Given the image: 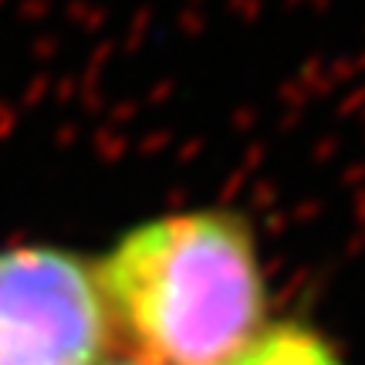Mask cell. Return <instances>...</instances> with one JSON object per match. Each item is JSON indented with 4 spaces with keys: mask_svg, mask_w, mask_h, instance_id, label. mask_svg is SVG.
Listing matches in <instances>:
<instances>
[{
    "mask_svg": "<svg viewBox=\"0 0 365 365\" xmlns=\"http://www.w3.org/2000/svg\"><path fill=\"white\" fill-rule=\"evenodd\" d=\"M108 325L98 277L75 254L0 250V365H102Z\"/></svg>",
    "mask_w": 365,
    "mask_h": 365,
    "instance_id": "2",
    "label": "cell"
},
{
    "mask_svg": "<svg viewBox=\"0 0 365 365\" xmlns=\"http://www.w3.org/2000/svg\"><path fill=\"white\" fill-rule=\"evenodd\" d=\"M112 365H145V362H139V359H132V362H112Z\"/></svg>",
    "mask_w": 365,
    "mask_h": 365,
    "instance_id": "4",
    "label": "cell"
},
{
    "mask_svg": "<svg viewBox=\"0 0 365 365\" xmlns=\"http://www.w3.org/2000/svg\"><path fill=\"white\" fill-rule=\"evenodd\" d=\"M227 365H345L322 335L301 325L261 328L240 355Z\"/></svg>",
    "mask_w": 365,
    "mask_h": 365,
    "instance_id": "3",
    "label": "cell"
},
{
    "mask_svg": "<svg viewBox=\"0 0 365 365\" xmlns=\"http://www.w3.org/2000/svg\"><path fill=\"white\" fill-rule=\"evenodd\" d=\"M108 322L145 365H227L264 325V274L247 223L193 210L135 227L98 267Z\"/></svg>",
    "mask_w": 365,
    "mask_h": 365,
    "instance_id": "1",
    "label": "cell"
}]
</instances>
